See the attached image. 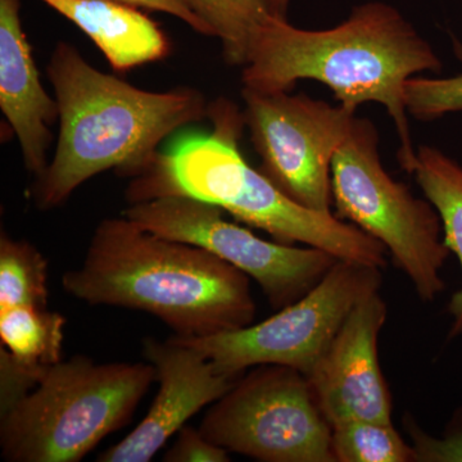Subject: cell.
Instances as JSON below:
<instances>
[{"instance_id":"ba28073f","label":"cell","mask_w":462,"mask_h":462,"mask_svg":"<svg viewBox=\"0 0 462 462\" xmlns=\"http://www.w3.org/2000/svg\"><path fill=\"white\" fill-rule=\"evenodd\" d=\"M200 433L227 452L263 462H336L331 428L309 379L282 365H258L209 407Z\"/></svg>"},{"instance_id":"5bb4252c","label":"cell","mask_w":462,"mask_h":462,"mask_svg":"<svg viewBox=\"0 0 462 462\" xmlns=\"http://www.w3.org/2000/svg\"><path fill=\"white\" fill-rule=\"evenodd\" d=\"M75 23L117 72L165 60L171 53L166 33L139 7L117 0H42Z\"/></svg>"},{"instance_id":"e0dca14e","label":"cell","mask_w":462,"mask_h":462,"mask_svg":"<svg viewBox=\"0 0 462 462\" xmlns=\"http://www.w3.org/2000/svg\"><path fill=\"white\" fill-rule=\"evenodd\" d=\"M221 42L225 62L245 66L258 30L273 17L266 0H184Z\"/></svg>"},{"instance_id":"2e32d148","label":"cell","mask_w":462,"mask_h":462,"mask_svg":"<svg viewBox=\"0 0 462 462\" xmlns=\"http://www.w3.org/2000/svg\"><path fill=\"white\" fill-rule=\"evenodd\" d=\"M60 312L38 307L17 306L0 310L2 346L18 366L41 380L62 358L63 328Z\"/></svg>"},{"instance_id":"30bf717a","label":"cell","mask_w":462,"mask_h":462,"mask_svg":"<svg viewBox=\"0 0 462 462\" xmlns=\"http://www.w3.org/2000/svg\"><path fill=\"white\" fill-rule=\"evenodd\" d=\"M242 96L245 126L261 158L258 170L298 205L329 214L331 161L351 132L356 112L307 94L243 89Z\"/></svg>"},{"instance_id":"d6986e66","label":"cell","mask_w":462,"mask_h":462,"mask_svg":"<svg viewBox=\"0 0 462 462\" xmlns=\"http://www.w3.org/2000/svg\"><path fill=\"white\" fill-rule=\"evenodd\" d=\"M331 451L336 462H412L415 451L393 422L348 420L334 425Z\"/></svg>"},{"instance_id":"4fadbf2b","label":"cell","mask_w":462,"mask_h":462,"mask_svg":"<svg viewBox=\"0 0 462 462\" xmlns=\"http://www.w3.org/2000/svg\"><path fill=\"white\" fill-rule=\"evenodd\" d=\"M21 0H0V108L16 134L27 171L35 179L48 167L51 126L60 114L41 81L23 29Z\"/></svg>"},{"instance_id":"6da1fadb","label":"cell","mask_w":462,"mask_h":462,"mask_svg":"<svg viewBox=\"0 0 462 462\" xmlns=\"http://www.w3.org/2000/svg\"><path fill=\"white\" fill-rule=\"evenodd\" d=\"M442 60L396 8L385 3L358 5L339 26L302 30L272 17L254 36L243 66V89L279 93L310 79L327 85L339 105L356 112L366 102L387 108L401 147L398 161L407 173L416 161L407 80L420 72H439Z\"/></svg>"},{"instance_id":"ffe728a7","label":"cell","mask_w":462,"mask_h":462,"mask_svg":"<svg viewBox=\"0 0 462 462\" xmlns=\"http://www.w3.org/2000/svg\"><path fill=\"white\" fill-rule=\"evenodd\" d=\"M455 56L462 60V42L452 38ZM407 112L422 121L462 111V74L452 78H411L404 87Z\"/></svg>"},{"instance_id":"8992f818","label":"cell","mask_w":462,"mask_h":462,"mask_svg":"<svg viewBox=\"0 0 462 462\" xmlns=\"http://www.w3.org/2000/svg\"><path fill=\"white\" fill-rule=\"evenodd\" d=\"M331 194L340 217L387 248L422 302H433L445 291L442 270L451 252L439 215L430 200L416 199L385 171L372 121L356 117L334 154Z\"/></svg>"},{"instance_id":"7c38bea8","label":"cell","mask_w":462,"mask_h":462,"mask_svg":"<svg viewBox=\"0 0 462 462\" xmlns=\"http://www.w3.org/2000/svg\"><path fill=\"white\" fill-rule=\"evenodd\" d=\"M144 355L156 369V398L138 427L97 461H151L189 419L223 397L238 379L218 373L199 349L175 336L165 342L145 340Z\"/></svg>"},{"instance_id":"52a82bcc","label":"cell","mask_w":462,"mask_h":462,"mask_svg":"<svg viewBox=\"0 0 462 462\" xmlns=\"http://www.w3.org/2000/svg\"><path fill=\"white\" fill-rule=\"evenodd\" d=\"M382 282L380 267L338 260L311 291L266 320L202 338L175 337L230 378L269 364L291 367L307 378L352 310L379 291Z\"/></svg>"},{"instance_id":"7a4b0ae2","label":"cell","mask_w":462,"mask_h":462,"mask_svg":"<svg viewBox=\"0 0 462 462\" xmlns=\"http://www.w3.org/2000/svg\"><path fill=\"white\" fill-rule=\"evenodd\" d=\"M69 296L156 316L182 338L208 337L254 324L251 278L187 243L166 239L125 217L106 218L83 263L63 273Z\"/></svg>"},{"instance_id":"3957f363","label":"cell","mask_w":462,"mask_h":462,"mask_svg":"<svg viewBox=\"0 0 462 462\" xmlns=\"http://www.w3.org/2000/svg\"><path fill=\"white\" fill-rule=\"evenodd\" d=\"M47 72L60 134L53 158L32 188L33 202L44 211L107 170L136 178L156 161L167 136L208 116L199 90L139 89L94 69L69 42H58Z\"/></svg>"},{"instance_id":"603a6c76","label":"cell","mask_w":462,"mask_h":462,"mask_svg":"<svg viewBox=\"0 0 462 462\" xmlns=\"http://www.w3.org/2000/svg\"><path fill=\"white\" fill-rule=\"evenodd\" d=\"M117 2H124L127 3V5H135V7L171 14V16L179 18L182 23H187L188 26L191 27L194 32L200 33V35L214 36L211 29L188 7L184 0H117Z\"/></svg>"},{"instance_id":"44dd1931","label":"cell","mask_w":462,"mask_h":462,"mask_svg":"<svg viewBox=\"0 0 462 462\" xmlns=\"http://www.w3.org/2000/svg\"><path fill=\"white\" fill-rule=\"evenodd\" d=\"M404 425L411 437L416 461L462 462V410L440 438L425 433L410 416H404Z\"/></svg>"},{"instance_id":"5b68a950","label":"cell","mask_w":462,"mask_h":462,"mask_svg":"<svg viewBox=\"0 0 462 462\" xmlns=\"http://www.w3.org/2000/svg\"><path fill=\"white\" fill-rule=\"evenodd\" d=\"M156 382L151 363L98 364L76 355L0 410V451L9 462H78L132 420Z\"/></svg>"},{"instance_id":"8fae6325","label":"cell","mask_w":462,"mask_h":462,"mask_svg":"<svg viewBox=\"0 0 462 462\" xmlns=\"http://www.w3.org/2000/svg\"><path fill=\"white\" fill-rule=\"evenodd\" d=\"M387 315L379 291L361 300L307 376L331 427L348 420L392 422L391 392L378 355Z\"/></svg>"},{"instance_id":"9a60e30c","label":"cell","mask_w":462,"mask_h":462,"mask_svg":"<svg viewBox=\"0 0 462 462\" xmlns=\"http://www.w3.org/2000/svg\"><path fill=\"white\" fill-rule=\"evenodd\" d=\"M410 175L415 176L422 193L437 209L445 245L458 258L462 272V167L439 149L421 145ZM447 310L452 318L448 339L458 338L462 337V285Z\"/></svg>"},{"instance_id":"cb8c5ba5","label":"cell","mask_w":462,"mask_h":462,"mask_svg":"<svg viewBox=\"0 0 462 462\" xmlns=\"http://www.w3.org/2000/svg\"><path fill=\"white\" fill-rule=\"evenodd\" d=\"M273 16L287 20V12L291 0H266Z\"/></svg>"},{"instance_id":"9c48e42d","label":"cell","mask_w":462,"mask_h":462,"mask_svg":"<svg viewBox=\"0 0 462 462\" xmlns=\"http://www.w3.org/2000/svg\"><path fill=\"white\" fill-rule=\"evenodd\" d=\"M223 212L205 200L165 196L132 203L123 216L149 233L197 245L233 264L260 285L276 311L306 296L338 261L320 248L267 242Z\"/></svg>"},{"instance_id":"ac0fdd59","label":"cell","mask_w":462,"mask_h":462,"mask_svg":"<svg viewBox=\"0 0 462 462\" xmlns=\"http://www.w3.org/2000/svg\"><path fill=\"white\" fill-rule=\"evenodd\" d=\"M48 263L27 240L0 236V310L48 309Z\"/></svg>"},{"instance_id":"277c9868","label":"cell","mask_w":462,"mask_h":462,"mask_svg":"<svg viewBox=\"0 0 462 462\" xmlns=\"http://www.w3.org/2000/svg\"><path fill=\"white\" fill-rule=\"evenodd\" d=\"M212 130L190 133L160 152L151 167L133 179L130 203L165 196H187L220 207L249 226L285 245L302 243L338 260L387 264V248L356 225L331 212L312 211L279 190L239 151L245 126L243 112L229 99L208 105Z\"/></svg>"},{"instance_id":"7402d4cb","label":"cell","mask_w":462,"mask_h":462,"mask_svg":"<svg viewBox=\"0 0 462 462\" xmlns=\"http://www.w3.org/2000/svg\"><path fill=\"white\" fill-rule=\"evenodd\" d=\"M166 462H227L229 452L207 439L199 430L185 425L178 433L171 448L167 449Z\"/></svg>"}]
</instances>
